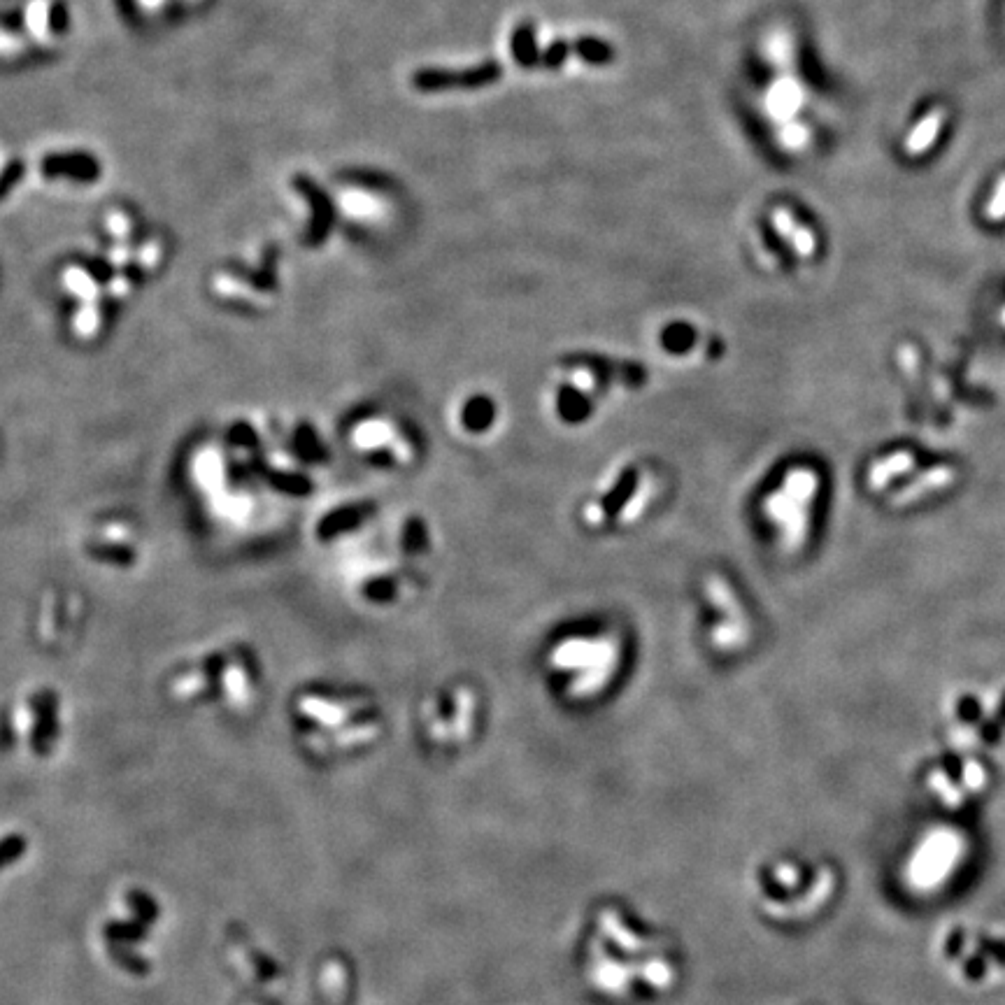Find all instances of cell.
<instances>
[{
  "instance_id": "ba28073f",
  "label": "cell",
  "mask_w": 1005,
  "mask_h": 1005,
  "mask_svg": "<svg viewBox=\"0 0 1005 1005\" xmlns=\"http://www.w3.org/2000/svg\"><path fill=\"white\" fill-rule=\"evenodd\" d=\"M347 452L380 473H410L422 459L415 429L396 412L366 408L347 419L342 429Z\"/></svg>"
},
{
  "instance_id": "5b68a950",
  "label": "cell",
  "mask_w": 1005,
  "mask_h": 1005,
  "mask_svg": "<svg viewBox=\"0 0 1005 1005\" xmlns=\"http://www.w3.org/2000/svg\"><path fill=\"white\" fill-rule=\"evenodd\" d=\"M759 910L782 926H805L824 915L840 892L833 861L815 854H780L761 864L754 880Z\"/></svg>"
},
{
  "instance_id": "9c48e42d",
  "label": "cell",
  "mask_w": 1005,
  "mask_h": 1005,
  "mask_svg": "<svg viewBox=\"0 0 1005 1005\" xmlns=\"http://www.w3.org/2000/svg\"><path fill=\"white\" fill-rule=\"evenodd\" d=\"M968 857L971 845L957 826H929L905 850L901 878L905 887L917 896H940V892L961 878Z\"/></svg>"
},
{
  "instance_id": "30bf717a",
  "label": "cell",
  "mask_w": 1005,
  "mask_h": 1005,
  "mask_svg": "<svg viewBox=\"0 0 1005 1005\" xmlns=\"http://www.w3.org/2000/svg\"><path fill=\"white\" fill-rule=\"evenodd\" d=\"M484 696L466 680H449L431 689L419 705L426 743L436 750H463L475 740L482 729Z\"/></svg>"
},
{
  "instance_id": "8992f818",
  "label": "cell",
  "mask_w": 1005,
  "mask_h": 1005,
  "mask_svg": "<svg viewBox=\"0 0 1005 1005\" xmlns=\"http://www.w3.org/2000/svg\"><path fill=\"white\" fill-rule=\"evenodd\" d=\"M698 643L710 659L738 661L759 643V615L743 584L724 568H705L694 584Z\"/></svg>"
},
{
  "instance_id": "7c38bea8",
  "label": "cell",
  "mask_w": 1005,
  "mask_h": 1005,
  "mask_svg": "<svg viewBox=\"0 0 1005 1005\" xmlns=\"http://www.w3.org/2000/svg\"><path fill=\"white\" fill-rule=\"evenodd\" d=\"M992 784V771L980 764L966 766L964 771L933 764L919 773L917 787L931 808L945 812V815H961V812L982 803V798L992 791Z\"/></svg>"
},
{
  "instance_id": "277c9868",
  "label": "cell",
  "mask_w": 1005,
  "mask_h": 1005,
  "mask_svg": "<svg viewBox=\"0 0 1005 1005\" xmlns=\"http://www.w3.org/2000/svg\"><path fill=\"white\" fill-rule=\"evenodd\" d=\"M822 494L815 463L787 459L761 477L750 498V524L759 543L778 557H796L810 543Z\"/></svg>"
},
{
  "instance_id": "4fadbf2b",
  "label": "cell",
  "mask_w": 1005,
  "mask_h": 1005,
  "mask_svg": "<svg viewBox=\"0 0 1005 1005\" xmlns=\"http://www.w3.org/2000/svg\"><path fill=\"white\" fill-rule=\"evenodd\" d=\"M445 422L461 443L487 445L489 440L501 436L508 422V412H505L501 396L489 389L473 387L459 391L449 401Z\"/></svg>"
},
{
  "instance_id": "9a60e30c",
  "label": "cell",
  "mask_w": 1005,
  "mask_h": 1005,
  "mask_svg": "<svg viewBox=\"0 0 1005 1005\" xmlns=\"http://www.w3.org/2000/svg\"><path fill=\"white\" fill-rule=\"evenodd\" d=\"M945 112L943 110H931L926 117L919 121V124L912 128L908 138H905V152L910 156H919L929 149L933 142L938 140L940 128H943Z\"/></svg>"
},
{
  "instance_id": "6da1fadb",
  "label": "cell",
  "mask_w": 1005,
  "mask_h": 1005,
  "mask_svg": "<svg viewBox=\"0 0 1005 1005\" xmlns=\"http://www.w3.org/2000/svg\"><path fill=\"white\" fill-rule=\"evenodd\" d=\"M629 659L631 636L624 626L610 617H587L547 638L540 673L563 705L589 708L617 689Z\"/></svg>"
},
{
  "instance_id": "2e32d148",
  "label": "cell",
  "mask_w": 1005,
  "mask_h": 1005,
  "mask_svg": "<svg viewBox=\"0 0 1005 1005\" xmlns=\"http://www.w3.org/2000/svg\"><path fill=\"white\" fill-rule=\"evenodd\" d=\"M987 217L992 219V222H1001V219H1005V175L999 180V184H996V189H994V194L992 198H989V203H987Z\"/></svg>"
},
{
  "instance_id": "52a82bcc",
  "label": "cell",
  "mask_w": 1005,
  "mask_h": 1005,
  "mask_svg": "<svg viewBox=\"0 0 1005 1005\" xmlns=\"http://www.w3.org/2000/svg\"><path fill=\"white\" fill-rule=\"evenodd\" d=\"M936 961L947 980L964 989L1005 982V929L982 922H947L936 938Z\"/></svg>"
},
{
  "instance_id": "8fae6325",
  "label": "cell",
  "mask_w": 1005,
  "mask_h": 1005,
  "mask_svg": "<svg viewBox=\"0 0 1005 1005\" xmlns=\"http://www.w3.org/2000/svg\"><path fill=\"white\" fill-rule=\"evenodd\" d=\"M654 352L675 368L715 366L726 356V342L708 324L691 317H668L650 335Z\"/></svg>"
},
{
  "instance_id": "3957f363",
  "label": "cell",
  "mask_w": 1005,
  "mask_h": 1005,
  "mask_svg": "<svg viewBox=\"0 0 1005 1005\" xmlns=\"http://www.w3.org/2000/svg\"><path fill=\"white\" fill-rule=\"evenodd\" d=\"M670 494V473L650 456H624L596 477L575 517L594 538H622L657 515Z\"/></svg>"
},
{
  "instance_id": "5bb4252c",
  "label": "cell",
  "mask_w": 1005,
  "mask_h": 1005,
  "mask_svg": "<svg viewBox=\"0 0 1005 1005\" xmlns=\"http://www.w3.org/2000/svg\"><path fill=\"white\" fill-rule=\"evenodd\" d=\"M84 552L101 566L128 568L140 559V533L126 517H98L84 531Z\"/></svg>"
},
{
  "instance_id": "ac0fdd59",
  "label": "cell",
  "mask_w": 1005,
  "mask_h": 1005,
  "mask_svg": "<svg viewBox=\"0 0 1005 1005\" xmlns=\"http://www.w3.org/2000/svg\"><path fill=\"white\" fill-rule=\"evenodd\" d=\"M142 5H147V7H156V5H161L163 0H140Z\"/></svg>"
},
{
  "instance_id": "7a4b0ae2",
  "label": "cell",
  "mask_w": 1005,
  "mask_h": 1005,
  "mask_svg": "<svg viewBox=\"0 0 1005 1005\" xmlns=\"http://www.w3.org/2000/svg\"><path fill=\"white\" fill-rule=\"evenodd\" d=\"M638 361L608 354H566L547 370L540 405L561 429H587L612 401L645 387Z\"/></svg>"
},
{
  "instance_id": "e0dca14e",
  "label": "cell",
  "mask_w": 1005,
  "mask_h": 1005,
  "mask_svg": "<svg viewBox=\"0 0 1005 1005\" xmlns=\"http://www.w3.org/2000/svg\"><path fill=\"white\" fill-rule=\"evenodd\" d=\"M28 26L33 28L35 35H42L47 28V5L45 3H33L31 10H28Z\"/></svg>"
}]
</instances>
